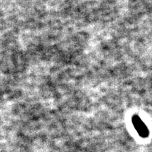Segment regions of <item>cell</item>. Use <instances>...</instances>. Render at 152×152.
Here are the masks:
<instances>
[{
    "instance_id": "obj_1",
    "label": "cell",
    "mask_w": 152,
    "mask_h": 152,
    "mask_svg": "<svg viewBox=\"0 0 152 152\" xmlns=\"http://www.w3.org/2000/svg\"><path fill=\"white\" fill-rule=\"evenodd\" d=\"M132 123L140 137L146 138L149 136V131L148 127L145 125L143 120L141 119L140 116H138V115L133 116L132 118Z\"/></svg>"
}]
</instances>
